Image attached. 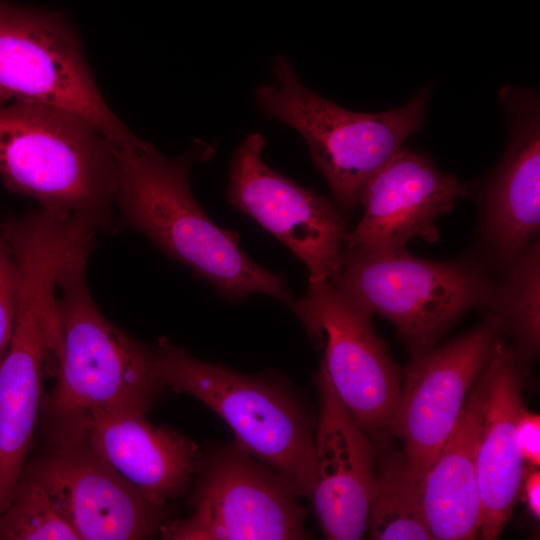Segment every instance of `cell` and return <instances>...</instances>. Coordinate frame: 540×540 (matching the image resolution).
<instances>
[{"label":"cell","mask_w":540,"mask_h":540,"mask_svg":"<svg viewBox=\"0 0 540 540\" xmlns=\"http://www.w3.org/2000/svg\"><path fill=\"white\" fill-rule=\"evenodd\" d=\"M110 144L117 166L119 228L144 235L229 300L259 292L290 307L294 299L284 277L253 261L240 247L239 235L218 227L192 193L191 168L214 156V143L198 140L176 158L135 135Z\"/></svg>","instance_id":"cell-1"},{"label":"cell","mask_w":540,"mask_h":540,"mask_svg":"<svg viewBox=\"0 0 540 540\" xmlns=\"http://www.w3.org/2000/svg\"><path fill=\"white\" fill-rule=\"evenodd\" d=\"M0 179L51 213L86 218L100 230L112 222L117 166L110 140L70 111L0 103Z\"/></svg>","instance_id":"cell-2"},{"label":"cell","mask_w":540,"mask_h":540,"mask_svg":"<svg viewBox=\"0 0 540 540\" xmlns=\"http://www.w3.org/2000/svg\"><path fill=\"white\" fill-rule=\"evenodd\" d=\"M92 246L77 249L58 275L62 354L56 384L42 400L44 424L67 422L95 409L146 414L165 389L153 347L113 325L93 301L86 280Z\"/></svg>","instance_id":"cell-3"},{"label":"cell","mask_w":540,"mask_h":540,"mask_svg":"<svg viewBox=\"0 0 540 540\" xmlns=\"http://www.w3.org/2000/svg\"><path fill=\"white\" fill-rule=\"evenodd\" d=\"M153 351L165 389L202 402L230 427L244 450L283 475L298 496H310L315 418L285 379L202 361L166 338Z\"/></svg>","instance_id":"cell-4"},{"label":"cell","mask_w":540,"mask_h":540,"mask_svg":"<svg viewBox=\"0 0 540 540\" xmlns=\"http://www.w3.org/2000/svg\"><path fill=\"white\" fill-rule=\"evenodd\" d=\"M277 85H261L254 97L262 112L295 129L345 215L359 204L368 180L418 131L425 119L429 86L403 106L378 113L347 110L307 88L290 61L272 63Z\"/></svg>","instance_id":"cell-5"},{"label":"cell","mask_w":540,"mask_h":540,"mask_svg":"<svg viewBox=\"0 0 540 540\" xmlns=\"http://www.w3.org/2000/svg\"><path fill=\"white\" fill-rule=\"evenodd\" d=\"M352 303L389 320L413 353L433 347L473 308L488 305L494 282L475 256L430 261L405 248L344 252L329 282Z\"/></svg>","instance_id":"cell-6"},{"label":"cell","mask_w":540,"mask_h":540,"mask_svg":"<svg viewBox=\"0 0 540 540\" xmlns=\"http://www.w3.org/2000/svg\"><path fill=\"white\" fill-rule=\"evenodd\" d=\"M189 515L167 520L165 540H303L306 510L292 484L235 440L202 453Z\"/></svg>","instance_id":"cell-7"},{"label":"cell","mask_w":540,"mask_h":540,"mask_svg":"<svg viewBox=\"0 0 540 540\" xmlns=\"http://www.w3.org/2000/svg\"><path fill=\"white\" fill-rule=\"evenodd\" d=\"M9 101L70 111L109 140L134 136L101 96L68 21L0 0V103Z\"/></svg>","instance_id":"cell-8"},{"label":"cell","mask_w":540,"mask_h":540,"mask_svg":"<svg viewBox=\"0 0 540 540\" xmlns=\"http://www.w3.org/2000/svg\"><path fill=\"white\" fill-rule=\"evenodd\" d=\"M46 441L23 470L45 488L80 540H136L159 535L169 507L150 502L70 424L45 425Z\"/></svg>","instance_id":"cell-9"},{"label":"cell","mask_w":540,"mask_h":540,"mask_svg":"<svg viewBox=\"0 0 540 540\" xmlns=\"http://www.w3.org/2000/svg\"><path fill=\"white\" fill-rule=\"evenodd\" d=\"M290 307L323 349L320 367L354 420L372 442L387 440L393 435L402 373L371 315L329 282L309 284Z\"/></svg>","instance_id":"cell-10"},{"label":"cell","mask_w":540,"mask_h":540,"mask_svg":"<svg viewBox=\"0 0 540 540\" xmlns=\"http://www.w3.org/2000/svg\"><path fill=\"white\" fill-rule=\"evenodd\" d=\"M59 334L54 271L39 262L18 270L12 338L0 363V514L28 461L42 405L43 373L56 375Z\"/></svg>","instance_id":"cell-11"},{"label":"cell","mask_w":540,"mask_h":540,"mask_svg":"<svg viewBox=\"0 0 540 540\" xmlns=\"http://www.w3.org/2000/svg\"><path fill=\"white\" fill-rule=\"evenodd\" d=\"M266 140L250 134L235 151L228 202L285 244L309 271V284L330 282L342 265L345 215L313 188L278 173L263 160Z\"/></svg>","instance_id":"cell-12"},{"label":"cell","mask_w":540,"mask_h":540,"mask_svg":"<svg viewBox=\"0 0 540 540\" xmlns=\"http://www.w3.org/2000/svg\"><path fill=\"white\" fill-rule=\"evenodd\" d=\"M500 324H484L437 348L413 353L402 373L393 435L403 442L409 476L419 482L454 428L484 368Z\"/></svg>","instance_id":"cell-13"},{"label":"cell","mask_w":540,"mask_h":540,"mask_svg":"<svg viewBox=\"0 0 540 540\" xmlns=\"http://www.w3.org/2000/svg\"><path fill=\"white\" fill-rule=\"evenodd\" d=\"M499 99L509 142L478 199L481 245L488 263L502 269L540 229V101L535 90L517 85L503 87Z\"/></svg>","instance_id":"cell-14"},{"label":"cell","mask_w":540,"mask_h":540,"mask_svg":"<svg viewBox=\"0 0 540 540\" xmlns=\"http://www.w3.org/2000/svg\"><path fill=\"white\" fill-rule=\"evenodd\" d=\"M467 191L428 156L402 146L364 186L359 200L364 213L347 232L343 251H389L405 248L415 238L435 242L439 239L435 222Z\"/></svg>","instance_id":"cell-15"},{"label":"cell","mask_w":540,"mask_h":540,"mask_svg":"<svg viewBox=\"0 0 540 540\" xmlns=\"http://www.w3.org/2000/svg\"><path fill=\"white\" fill-rule=\"evenodd\" d=\"M315 382L318 411L309 497L327 539H361L368 530L376 486L374 446L321 367Z\"/></svg>","instance_id":"cell-16"},{"label":"cell","mask_w":540,"mask_h":540,"mask_svg":"<svg viewBox=\"0 0 540 540\" xmlns=\"http://www.w3.org/2000/svg\"><path fill=\"white\" fill-rule=\"evenodd\" d=\"M80 427L93 447L150 502L169 505L189 493L202 451L189 437L145 414L91 410L60 423Z\"/></svg>","instance_id":"cell-17"},{"label":"cell","mask_w":540,"mask_h":540,"mask_svg":"<svg viewBox=\"0 0 540 540\" xmlns=\"http://www.w3.org/2000/svg\"><path fill=\"white\" fill-rule=\"evenodd\" d=\"M487 392L476 455L481 503L479 536L496 539L508 521L524 478L517 421L525 408L513 349L498 337L486 362Z\"/></svg>","instance_id":"cell-18"},{"label":"cell","mask_w":540,"mask_h":540,"mask_svg":"<svg viewBox=\"0 0 540 540\" xmlns=\"http://www.w3.org/2000/svg\"><path fill=\"white\" fill-rule=\"evenodd\" d=\"M487 384L484 366L454 428L419 481L423 515L434 539L470 540L479 536L481 503L476 455Z\"/></svg>","instance_id":"cell-19"},{"label":"cell","mask_w":540,"mask_h":540,"mask_svg":"<svg viewBox=\"0 0 540 540\" xmlns=\"http://www.w3.org/2000/svg\"><path fill=\"white\" fill-rule=\"evenodd\" d=\"M483 309L514 341L519 365L536 357L540 343V246L535 240L502 269Z\"/></svg>","instance_id":"cell-20"},{"label":"cell","mask_w":540,"mask_h":540,"mask_svg":"<svg viewBox=\"0 0 540 540\" xmlns=\"http://www.w3.org/2000/svg\"><path fill=\"white\" fill-rule=\"evenodd\" d=\"M387 440L376 442V486L368 520L369 536L376 540L434 539L423 515L419 482L409 476L402 451L391 448Z\"/></svg>","instance_id":"cell-21"},{"label":"cell","mask_w":540,"mask_h":540,"mask_svg":"<svg viewBox=\"0 0 540 540\" xmlns=\"http://www.w3.org/2000/svg\"><path fill=\"white\" fill-rule=\"evenodd\" d=\"M80 540L42 484L23 470L0 514V540Z\"/></svg>","instance_id":"cell-22"},{"label":"cell","mask_w":540,"mask_h":540,"mask_svg":"<svg viewBox=\"0 0 540 540\" xmlns=\"http://www.w3.org/2000/svg\"><path fill=\"white\" fill-rule=\"evenodd\" d=\"M18 298V272L12 252L0 234V363L9 347Z\"/></svg>","instance_id":"cell-23"},{"label":"cell","mask_w":540,"mask_h":540,"mask_svg":"<svg viewBox=\"0 0 540 540\" xmlns=\"http://www.w3.org/2000/svg\"><path fill=\"white\" fill-rule=\"evenodd\" d=\"M517 437L524 461L529 468L540 465V417L536 413L521 411L517 421Z\"/></svg>","instance_id":"cell-24"},{"label":"cell","mask_w":540,"mask_h":540,"mask_svg":"<svg viewBox=\"0 0 540 540\" xmlns=\"http://www.w3.org/2000/svg\"><path fill=\"white\" fill-rule=\"evenodd\" d=\"M523 484V483H522ZM524 496L527 507L535 520L540 518V472L530 467V472L525 476Z\"/></svg>","instance_id":"cell-25"}]
</instances>
